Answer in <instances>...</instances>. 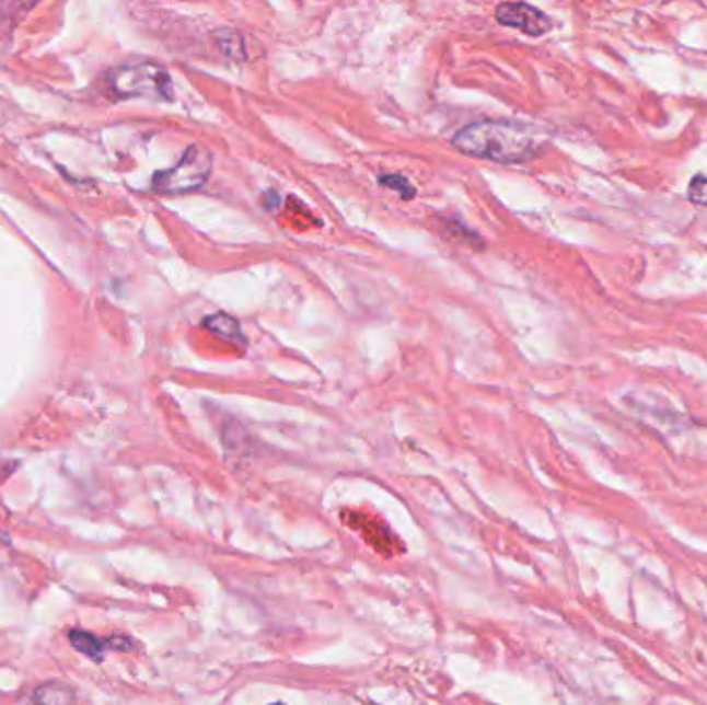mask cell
<instances>
[{
    "instance_id": "1",
    "label": "cell",
    "mask_w": 707,
    "mask_h": 705,
    "mask_svg": "<svg viewBox=\"0 0 707 705\" xmlns=\"http://www.w3.org/2000/svg\"><path fill=\"white\" fill-rule=\"evenodd\" d=\"M455 149L464 155L492 160L501 164L530 162L542 153L544 141L538 132L509 120H480L460 130L453 141Z\"/></svg>"
},
{
    "instance_id": "2",
    "label": "cell",
    "mask_w": 707,
    "mask_h": 705,
    "mask_svg": "<svg viewBox=\"0 0 707 705\" xmlns=\"http://www.w3.org/2000/svg\"><path fill=\"white\" fill-rule=\"evenodd\" d=\"M112 92L118 97H148L170 102L174 95L170 73L158 62H127L108 74Z\"/></svg>"
},
{
    "instance_id": "3",
    "label": "cell",
    "mask_w": 707,
    "mask_h": 705,
    "mask_svg": "<svg viewBox=\"0 0 707 705\" xmlns=\"http://www.w3.org/2000/svg\"><path fill=\"white\" fill-rule=\"evenodd\" d=\"M213 167L209 149L201 146H190L176 166L162 170L153 176V190L178 195L195 188H201L207 183Z\"/></svg>"
},
{
    "instance_id": "4",
    "label": "cell",
    "mask_w": 707,
    "mask_h": 705,
    "mask_svg": "<svg viewBox=\"0 0 707 705\" xmlns=\"http://www.w3.org/2000/svg\"><path fill=\"white\" fill-rule=\"evenodd\" d=\"M495 18L501 25L515 27L528 36H544L553 27L550 18L528 2H502L497 7Z\"/></svg>"
},
{
    "instance_id": "5",
    "label": "cell",
    "mask_w": 707,
    "mask_h": 705,
    "mask_svg": "<svg viewBox=\"0 0 707 705\" xmlns=\"http://www.w3.org/2000/svg\"><path fill=\"white\" fill-rule=\"evenodd\" d=\"M77 693L71 685L62 681H48L34 689L18 705H74Z\"/></svg>"
},
{
    "instance_id": "6",
    "label": "cell",
    "mask_w": 707,
    "mask_h": 705,
    "mask_svg": "<svg viewBox=\"0 0 707 705\" xmlns=\"http://www.w3.org/2000/svg\"><path fill=\"white\" fill-rule=\"evenodd\" d=\"M69 639H71V646H73L74 650L81 651L83 656H88L92 660H102L108 648H129V644L123 642L120 637L102 639V637H95L92 633L85 632H71L69 633Z\"/></svg>"
},
{
    "instance_id": "7",
    "label": "cell",
    "mask_w": 707,
    "mask_h": 705,
    "mask_svg": "<svg viewBox=\"0 0 707 705\" xmlns=\"http://www.w3.org/2000/svg\"><path fill=\"white\" fill-rule=\"evenodd\" d=\"M204 325L211 334L220 335L225 342L241 344V346H244V342H246L242 335L241 323L234 316L216 313V315L207 316Z\"/></svg>"
},
{
    "instance_id": "8",
    "label": "cell",
    "mask_w": 707,
    "mask_h": 705,
    "mask_svg": "<svg viewBox=\"0 0 707 705\" xmlns=\"http://www.w3.org/2000/svg\"><path fill=\"white\" fill-rule=\"evenodd\" d=\"M381 185L387 186V188H393L397 190L404 199H414L416 195V188L409 185L408 178L402 176V174H387V176H381Z\"/></svg>"
},
{
    "instance_id": "9",
    "label": "cell",
    "mask_w": 707,
    "mask_h": 705,
    "mask_svg": "<svg viewBox=\"0 0 707 705\" xmlns=\"http://www.w3.org/2000/svg\"><path fill=\"white\" fill-rule=\"evenodd\" d=\"M688 199H691L693 204L704 205V207H707V176L699 174V176H695V178L691 181V185H688Z\"/></svg>"
}]
</instances>
